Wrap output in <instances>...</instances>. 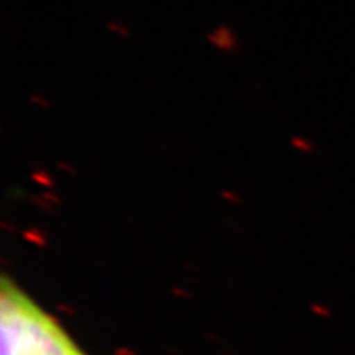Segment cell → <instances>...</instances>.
I'll return each instance as SVG.
<instances>
[{
    "label": "cell",
    "mask_w": 355,
    "mask_h": 355,
    "mask_svg": "<svg viewBox=\"0 0 355 355\" xmlns=\"http://www.w3.org/2000/svg\"><path fill=\"white\" fill-rule=\"evenodd\" d=\"M2 355H84L63 327L10 278L0 288Z\"/></svg>",
    "instance_id": "obj_1"
},
{
    "label": "cell",
    "mask_w": 355,
    "mask_h": 355,
    "mask_svg": "<svg viewBox=\"0 0 355 355\" xmlns=\"http://www.w3.org/2000/svg\"><path fill=\"white\" fill-rule=\"evenodd\" d=\"M207 42L214 48H217V50L225 53H234L241 48L237 35H235V32L229 25H219L214 32L207 33Z\"/></svg>",
    "instance_id": "obj_2"
},
{
    "label": "cell",
    "mask_w": 355,
    "mask_h": 355,
    "mask_svg": "<svg viewBox=\"0 0 355 355\" xmlns=\"http://www.w3.org/2000/svg\"><path fill=\"white\" fill-rule=\"evenodd\" d=\"M32 180L37 184H42L44 188H55V180L50 175V171L46 170H37L32 173Z\"/></svg>",
    "instance_id": "obj_3"
},
{
    "label": "cell",
    "mask_w": 355,
    "mask_h": 355,
    "mask_svg": "<svg viewBox=\"0 0 355 355\" xmlns=\"http://www.w3.org/2000/svg\"><path fill=\"white\" fill-rule=\"evenodd\" d=\"M107 30L110 33L119 35V37H122V38H130L132 37V32L128 30V26H125L123 24H119V21H109Z\"/></svg>",
    "instance_id": "obj_4"
},
{
    "label": "cell",
    "mask_w": 355,
    "mask_h": 355,
    "mask_svg": "<svg viewBox=\"0 0 355 355\" xmlns=\"http://www.w3.org/2000/svg\"><path fill=\"white\" fill-rule=\"evenodd\" d=\"M291 145L295 146L296 150H300V152H304V153L313 152V150H314V146L311 145V141L303 139V137H293Z\"/></svg>",
    "instance_id": "obj_5"
},
{
    "label": "cell",
    "mask_w": 355,
    "mask_h": 355,
    "mask_svg": "<svg viewBox=\"0 0 355 355\" xmlns=\"http://www.w3.org/2000/svg\"><path fill=\"white\" fill-rule=\"evenodd\" d=\"M30 101L35 102V104L40 105V107H43V109H50V105H51L50 101L44 99V97L40 96V94H32V96H30Z\"/></svg>",
    "instance_id": "obj_6"
},
{
    "label": "cell",
    "mask_w": 355,
    "mask_h": 355,
    "mask_svg": "<svg viewBox=\"0 0 355 355\" xmlns=\"http://www.w3.org/2000/svg\"><path fill=\"white\" fill-rule=\"evenodd\" d=\"M58 168H60V170H63V171H66V173H69L71 176H76L78 175V170L74 166H71L69 163H64V162H60L56 165Z\"/></svg>",
    "instance_id": "obj_7"
},
{
    "label": "cell",
    "mask_w": 355,
    "mask_h": 355,
    "mask_svg": "<svg viewBox=\"0 0 355 355\" xmlns=\"http://www.w3.org/2000/svg\"><path fill=\"white\" fill-rule=\"evenodd\" d=\"M42 196H43L44 199H46V201H55V202H60V201H61V199L58 198L56 194H53V193H43Z\"/></svg>",
    "instance_id": "obj_8"
},
{
    "label": "cell",
    "mask_w": 355,
    "mask_h": 355,
    "mask_svg": "<svg viewBox=\"0 0 355 355\" xmlns=\"http://www.w3.org/2000/svg\"><path fill=\"white\" fill-rule=\"evenodd\" d=\"M222 196H225L227 199H230V201H239V196L235 198V194L229 193V191H222Z\"/></svg>",
    "instance_id": "obj_9"
}]
</instances>
